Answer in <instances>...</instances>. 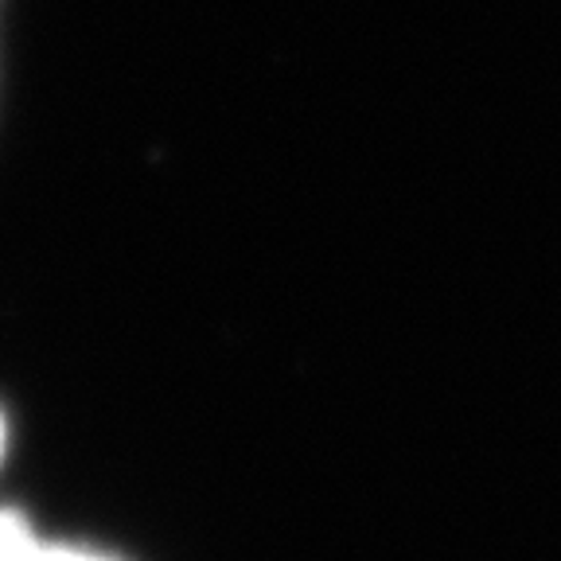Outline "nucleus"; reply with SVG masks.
<instances>
[{"label": "nucleus", "instance_id": "nucleus-2", "mask_svg": "<svg viewBox=\"0 0 561 561\" xmlns=\"http://www.w3.org/2000/svg\"><path fill=\"white\" fill-rule=\"evenodd\" d=\"M44 561H114V558H102V553L82 550V546H44Z\"/></svg>", "mask_w": 561, "mask_h": 561}, {"label": "nucleus", "instance_id": "nucleus-3", "mask_svg": "<svg viewBox=\"0 0 561 561\" xmlns=\"http://www.w3.org/2000/svg\"><path fill=\"white\" fill-rule=\"evenodd\" d=\"M0 456H4V417H0Z\"/></svg>", "mask_w": 561, "mask_h": 561}, {"label": "nucleus", "instance_id": "nucleus-1", "mask_svg": "<svg viewBox=\"0 0 561 561\" xmlns=\"http://www.w3.org/2000/svg\"><path fill=\"white\" fill-rule=\"evenodd\" d=\"M0 561H44V542L16 511H0Z\"/></svg>", "mask_w": 561, "mask_h": 561}]
</instances>
